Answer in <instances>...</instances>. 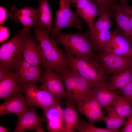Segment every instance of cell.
<instances>
[{"label":"cell","instance_id":"6da1fadb","mask_svg":"<svg viewBox=\"0 0 132 132\" xmlns=\"http://www.w3.org/2000/svg\"><path fill=\"white\" fill-rule=\"evenodd\" d=\"M33 28L35 39L39 42L43 57L42 67L60 73L68 66L66 55L58 47L46 30L36 25Z\"/></svg>","mask_w":132,"mask_h":132},{"label":"cell","instance_id":"7a4b0ae2","mask_svg":"<svg viewBox=\"0 0 132 132\" xmlns=\"http://www.w3.org/2000/svg\"><path fill=\"white\" fill-rule=\"evenodd\" d=\"M65 33L59 32L53 39L57 44L65 48L66 55L83 58L95 57L96 53L89 36V32Z\"/></svg>","mask_w":132,"mask_h":132},{"label":"cell","instance_id":"3957f363","mask_svg":"<svg viewBox=\"0 0 132 132\" xmlns=\"http://www.w3.org/2000/svg\"><path fill=\"white\" fill-rule=\"evenodd\" d=\"M66 56L70 68L84 79L92 90L108 79L106 70L96 56L83 58Z\"/></svg>","mask_w":132,"mask_h":132},{"label":"cell","instance_id":"277c9868","mask_svg":"<svg viewBox=\"0 0 132 132\" xmlns=\"http://www.w3.org/2000/svg\"><path fill=\"white\" fill-rule=\"evenodd\" d=\"M26 29L23 28L0 48V69L6 73L15 71L22 57V45Z\"/></svg>","mask_w":132,"mask_h":132},{"label":"cell","instance_id":"5b68a950","mask_svg":"<svg viewBox=\"0 0 132 132\" xmlns=\"http://www.w3.org/2000/svg\"><path fill=\"white\" fill-rule=\"evenodd\" d=\"M59 74L63 78L67 98L76 105L92 95V89L87 81L69 66Z\"/></svg>","mask_w":132,"mask_h":132},{"label":"cell","instance_id":"8992f818","mask_svg":"<svg viewBox=\"0 0 132 132\" xmlns=\"http://www.w3.org/2000/svg\"><path fill=\"white\" fill-rule=\"evenodd\" d=\"M110 8L100 9V13L97 21L94 23L92 30L89 31V38L96 53L103 51L105 46L111 39L112 22Z\"/></svg>","mask_w":132,"mask_h":132},{"label":"cell","instance_id":"52a82bcc","mask_svg":"<svg viewBox=\"0 0 132 132\" xmlns=\"http://www.w3.org/2000/svg\"><path fill=\"white\" fill-rule=\"evenodd\" d=\"M36 83L27 84L24 87V94L27 106L38 107L43 111L54 105L60 103L61 101Z\"/></svg>","mask_w":132,"mask_h":132},{"label":"cell","instance_id":"ba28073f","mask_svg":"<svg viewBox=\"0 0 132 132\" xmlns=\"http://www.w3.org/2000/svg\"><path fill=\"white\" fill-rule=\"evenodd\" d=\"M70 4L69 0H60L59 8L55 14L53 30L50 35L52 38L57 33L65 28H82L84 22L73 12Z\"/></svg>","mask_w":132,"mask_h":132},{"label":"cell","instance_id":"9c48e42d","mask_svg":"<svg viewBox=\"0 0 132 132\" xmlns=\"http://www.w3.org/2000/svg\"><path fill=\"white\" fill-rule=\"evenodd\" d=\"M96 57L108 76L122 69L132 68V55H120L103 51L96 53Z\"/></svg>","mask_w":132,"mask_h":132},{"label":"cell","instance_id":"30bf717a","mask_svg":"<svg viewBox=\"0 0 132 132\" xmlns=\"http://www.w3.org/2000/svg\"><path fill=\"white\" fill-rule=\"evenodd\" d=\"M43 68L41 87L60 101L67 98V93L61 76L53 70Z\"/></svg>","mask_w":132,"mask_h":132},{"label":"cell","instance_id":"8fae6325","mask_svg":"<svg viewBox=\"0 0 132 132\" xmlns=\"http://www.w3.org/2000/svg\"><path fill=\"white\" fill-rule=\"evenodd\" d=\"M18 117L13 132H23L30 130H34L37 132H44L43 124L46 122V119L39 116L36 108L27 109Z\"/></svg>","mask_w":132,"mask_h":132},{"label":"cell","instance_id":"7c38bea8","mask_svg":"<svg viewBox=\"0 0 132 132\" xmlns=\"http://www.w3.org/2000/svg\"><path fill=\"white\" fill-rule=\"evenodd\" d=\"M23 58L32 65L43 67L44 60L40 45L31 36L30 28L26 29L22 45Z\"/></svg>","mask_w":132,"mask_h":132},{"label":"cell","instance_id":"4fadbf2b","mask_svg":"<svg viewBox=\"0 0 132 132\" xmlns=\"http://www.w3.org/2000/svg\"><path fill=\"white\" fill-rule=\"evenodd\" d=\"M15 72L19 81L24 88L28 83H41V67L32 65L23 58L19 61Z\"/></svg>","mask_w":132,"mask_h":132},{"label":"cell","instance_id":"5bb4252c","mask_svg":"<svg viewBox=\"0 0 132 132\" xmlns=\"http://www.w3.org/2000/svg\"><path fill=\"white\" fill-rule=\"evenodd\" d=\"M76 106L78 111L86 117L89 122L94 124L103 121L104 116L102 107L93 96L91 95L79 102Z\"/></svg>","mask_w":132,"mask_h":132},{"label":"cell","instance_id":"9a60e30c","mask_svg":"<svg viewBox=\"0 0 132 132\" xmlns=\"http://www.w3.org/2000/svg\"><path fill=\"white\" fill-rule=\"evenodd\" d=\"M111 32V39L103 51L120 55H132V46L129 40L117 30Z\"/></svg>","mask_w":132,"mask_h":132},{"label":"cell","instance_id":"2e32d148","mask_svg":"<svg viewBox=\"0 0 132 132\" xmlns=\"http://www.w3.org/2000/svg\"><path fill=\"white\" fill-rule=\"evenodd\" d=\"M58 103L43 110L47 130L50 132H65L64 109Z\"/></svg>","mask_w":132,"mask_h":132},{"label":"cell","instance_id":"e0dca14e","mask_svg":"<svg viewBox=\"0 0 132 132\" xmlns=\"http://www.w3.org/2000/svg\"><path fill=\"white\" fill-rule=\"evenodd\" d=\"M110 9L117 30L129 40L132 46V27L128 17L119 3L115 1L112 3Z\"/></svg>","mask_w":132,"mask_h":132},{"label":"cell","instance_id":"ac0fdd59","mask_svg":"<svg viewBox=\"0 0 132 132\" xmlns=\"http://www.w3.org/2000/svg\"><path fill=\"white\" fill-rule=\"evenodd\" d=\"M24 89L18 81L15 71L7 73L0 78V99L5 101L16 93H23Z\"/></svg>","mask_w":132,"mask_h":132},{"label":"cell","instance_id":"d6986e66","mask_svg":"<svg viewBox=\"0 0 132 132\" xmlns=\"http://www.w3.org/2000/svg\"><path fill=\"white\" fill-rule=\"evenodd\" d=\"M22 92L16 93L0 105V116L13 113L18 117L27 109L25 98Z\"/></svg>","mask_w":132,"mask_h":132},{"label":"cell","instance_id":"ffe728a7","mask_svg":"<svg viewBox=\"0 0 132 132\" xmlns=\"http://www.w3.org/2000/svg\"><path fill=\"white\" fill-rule=\"evenodd\" d=\"M108 79L92 90V95L95 97L102 107L105 108L111 106L119 92V90L110 85Z\"/></svg>","mask_w":132,"mask_h":132},{"label":"cell","instance_id":"44dd1931","mask_svg":"<svg viewBox=\"0 0 132 132\" xmlns=\"http://www.w3.org/2000/svg\"><path fill=\"white\" fill-rule=\"evenodd\" d=\"M37 18L36 25L46 30L50 33L54 29L52 14L49 4V0H38Z\"/></svg>","mask_w":132,"mask_h":132},{"label":"cell","instance_id":"7402d4cb","mask_svg":"<svg viewBox=\"0 0 132 132\" xmlns=\"http://www.w3.org/2000/svg\"><path fill=\"white\" fill-rule=\"evenodd\" d=\"M63 104L65 106L64 111L65 132H74L78 127L80 119L76 105L67 98Z\"/></svg>","mask_w":132,"mask_h":132},{"label":"cell","instance_id":"603a6c76","mask_svg":"<svg viewBox=\"0 0 132 132\" xmlns=\"http://www.w3.org/2000/svg\"><path fill=\"white\" fill-rule=\"evenodd\" d=\"M108 80L110 84L114 88L121 90L132 81V68L117 71L109 77Z\"/></svg>","mask_w":132,"mask_h":132},{"label":"cell","instance_id":"cb8c5ba5","mask_svg":"<svg viewBox=\"0 0 132 132\" xmlns=\"http://www.w3.org/2000/svg\"><path fill=\"white\" fill-rule=\"evenodd\" d=\"M100 13V10L99 6L93 1L85 7L77 9L75 11L76 15L81 17L86 23L90 31L93 29L95 18Z\"/></svg>","mask_w":132,"mask_h":132},{"label":"cell","instance_id":"d4e9b609","mask_svg":"<svg viewBox=\"0 0 132 132\" xmlns=\"http://www.w3.org/2000/svg\"><path fill=\"white\" fill-rule=\"evenodd\" d=\"M105 109L107 115L104 116L103 121L105 123L106 128L112 132H120L119 129L124 125L127 120L120 116L112 107Z\"/></svg>","mask_w":132,"mask_h":132},{"label":"cell","instance_id":"484cf974","mask_svg":"<svg viewBox=\"0 0 132 132\" xmlns=\"http://www.w3.org/2000/svg\"><path fill=\"white\" fill-rule=\"evenodd\" d=\"M132 106L119 91L111 105L120 116L127 119L132 113Z\"/></svg>","mask_w":132,"mask_h":132},{"label":"cell","instance_id":"4316f807","mask_svg":"<svg viewBox=\"0 0 132 132\" xmlns=\"http://www.w3.org/2000/svg\"><path fill=\"white\" fill-rule=\"evenodd\" d=\"M9 15L10 18L15 23L18 22L20 18L28 16H37V9L31 7H24L18 8L13 6L11 8Z\"/></svg>","mask_w":132,"mask_h":132},{"label":"cell","instance_id":"83f0119b","mask_svg":"<svg viewBox=\"0 0 132 132\" xmlns=\"http://www.w3.org/2000/svg\"><path fill=\"white\" fill-rule=\"evenodd\" d=\"M77 131L78 132H112L106 128H103L96 127L93 124L87 122L81 117L80 118L79 125Z\"/></svg>","mask_w":132,"mask_h":132},{"label":"cell","instance_id":"f1b7e54d","mask_svg":"<svg viewBox=\"0 0 132 132\" xmlns=\"http://www.w3.org/2000/svg\"><path fill=\"white\" fill-rule=\"evenodd\" d=\"M119 91L132 105V81Z\"/></svg>","mask_w":132,"mask_h":132},{"label":"cell","instance_id":"f546056e","mask_svg":"<svg viewBox=\"0 0 132 132\" xmlns=\"http://www.w3.org/2000/svg\"><path fill=\"white\" fill-rule=\"evenodd\" d=\"M70 4L77 9L83 8L88 5L92 1V0H69Z\"/></svg>","mask_w":132,"mask_h":132},{"label":"cell","instance_id":"4dcf8cb0","mask_svg":"<svg viewBox=\"0 0 132 132\" xmlns=\"http://www.w3.org/2000/svg\"><path fill=\"white\" fill-rule=\"evenodd\" d=\"M119 4L123 11L128 17L132 27V6L128 4L127 2H120Z\"/></svg>","mask_w":132,"mask_h":132},{"label":"cell","instance_id":"1f68e13d","mask_svg":"<svg viewBox=\"0 0 132 132\" xmlns=\"http://www.w3.org/2000/svg\"><path fill=\"white\" fill-rule=\"evenodd\" d=\"M9 35L8 28L7 27L0 26V42L2 43L6 40Z\"/></svg>","mask_w":132,"mask_h":132},{"label":"cell","instance_id":"d6a6232c","mask_svg":"<svg viewBox=\"0 0 132 132\" xmlns=\"http://www.w3.org/2000/svg\"><path fill=\"white\" fill-rule=\"evenodd\" d=\"M119 131L121 132H132V113L127 119L123 127Z\"/></svg>","mask_w":132,"mask_h":132},{"label":"cell","instance_id":"836d02e7","mask_svg":"<svg viewBox=\"0 0 132 132\" xmlns=\"http://www.w3.org/2000/svg\"><path fill=\"white\" fill-rule=\"evenodd\" d=\"M7 17V10L4 7H0V24L4 23Z\"/></svg>","mask_w":132,"mask_h":132},{"label":"cell","instance_id":"e575fe53","mask_svg":"<svg viewBox=\"0 0 132 132\" xmlns=\"http://www.w3.org/2000/svg\"><path fill=\"white\" fill-rule=\"evenodd\" d=\"M10 128L5 127L0 125V132H8Z\"/></svg>","mask_w":132,"mask_h":132},{"label":"cell","instance_id":"d590c367","mask_svg":"<svg viewBox=\"0 0 132 132\" xmlns=\"http://www.w3.org/2000/svg\"><path fill=\"white\" fill-rule=\"evenodd\" d=\"M113 1H115L116 0H110ZM128 0H119L120 2L123 3H126Z\"/></svg>","mask_w":132,"mask_h":132}]
</instances>
